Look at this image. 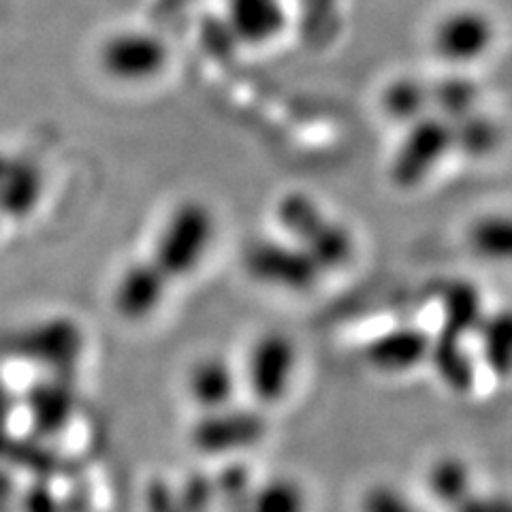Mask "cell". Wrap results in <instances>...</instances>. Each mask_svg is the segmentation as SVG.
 Here are the masks:
<instances>
[{"instance_id": "obj_1", "label": "cell", "mask_w": 512, "mask_h": 512, "mask_svg": "<svg viewBox=\"0 0 512 512\" xmlns=\"http://www.w3.org/2000/svg\"><path fill=\"white\" fill-rule=\"evenodd\" d=\"M276 218L286 239L306 250L320 269L344 265L355 250L350 231L308 192H286L276 205Z\"/></svg>"}, {"instance_id": "obj_2", "label": "cell", "mask_w": 512, "mask_h": 512, "mask_svg": "<svg viewBox=\"0 0 512 512\" xmlns=\"http://www.w3.org/2000/svg\"><path fill=\"white\" fill-rule=\"evenodd\" d=\"M214 235V212L203 201L186 199L173 207L160 227L150 261L167 280L184 278L201 265Z\"/></svg>"}, {"instance_id": "obj_3", "label": "cell", "mask_w": 512, "mask_h": 512, "mask_svg": "<svg viewBox=\"0 0 512 512\" xmlns=\"http://www.w3.org/2000/svg\"><path fill=\"white\" fill-rule=\"evenodd\" d=\"M402 128L404 137L395 146L389 175L397 188H416L457 152L455 126L451 120L429 111Z\"/></svg>"}, {"instance_id": "obj_4", "label": "cell", "mask_w": 512, "mask_h": 512, "mask_svg": "<svg viewBox=\"0 0 512 512\" xmlns=\"http://www.w3.org/2000/svg\"><path fill=\"white\" fill-rule=\"evenodd\" d=\"M429 45L448 69L463 71L495 45V22L476 7H455L431 28Z\"/></svg>"}, {"instance_id": "obj_5", "label": "cell", "mask_w": 512, "mask_h": 512, "mask_svg": "<svg viewBox=\"0 0 512 512\" xmlns=\"http://www.w3.org/2000/svg\"><path fill=\"white\" fill-rule=\"evenodd\" d=\"M169 50L150 30H120L99 50L101 69L122 84H146L165 71Z\"/></svg>"}, {"instance_id": "obj_6", "label": "cell", "mask_w": 512, "mask_h": 512, "mask_svg": "<svg viewBox=\"0 0 512 512\" xmlns=\"http://www.w3.org/2000/svg\"><path fill=\"white\" fill-rule=\"evenodd\" d=\"M246 265L261 280L291 286L312 284L320 269L306 250L286 237L256 239L246 250Z\"/></svg>"}, {"instance_id": "obj_7", "label": "cell", "mask_w": 512, "mask_h": 512, "mask_svg": "<svg viewBox=\"0 0 512 512\" xmlns=\"http://www.w3.org/2000/svg\"><path fill=\"white\" fill-rule=\"evenodd\" d=\"M43 197V173L30 158L0 152V216L26 218Z\"/></svg>"}, {"instance_id": "obj_8", "label": "cell", "mask_w": 512, "mask_h": 512, "mask_svg": "<svg viewBox=\"0 0 512 512\" xmlns=\"http://www.w3.org/2000/svg\"><path fill=\"white\" fill-rule=\"evenodd\" d=\"M427 86L429 109L446 120L457 122L483 109V88L463 71L448 69L442 77L427 79Z\"/></svg>"}, {"instance_id": "obj_9", "label": "cell", "mask_w": 512, "mask_h": 512, "mask_svg": "<svg viewBox=\"0 0 512 512\" xmlns=\"http://www.w3.org/2000/svg\"><path fill=\"white\" fill-rule=\"evenodd\" d=\"M169 280L152 261H141L122 271L116 284V306L128 316H146L156 310L163 288Z\"/></svg>"}, {"instance_id": "obj_10", "label": "cell", "mask_w": 512, "mask_h": 512, "mask_svg": "<svg viewBox=\"0 0 512 512\" xmlns=\"http://www.w3.org/2000/svg\"><path fill=\"white\" fill-rule=\"evenodd\" d=\"M229 22L239 39L265 43L278 37L286 24L282 0H229Z\"/></svg>"}, {"instance_id": "obj_11", "label": "cell", "mask_w": 512, "mask_h": 512, "mask_svg": "<svg viewBox=\"0 0 512 512\" xmlns=\"http://www.w3.org/2000/svg\"><path fill=\"white\" fill-rule=\"evenodd\" d=\"M382 111L387 118L404 126L429 114V86L421 77H399L382 92Z\"/></svg>"}, {"instance_id": "obj_12", "label": "cell", "mask_w": 512, "mask_h": 512, "mask_svg": "<svg viewBox=\"0 0 512 512\" xmlns=\"http://www.w3.org/2000/svg\"><path fill=\"white\" fill-rule=\"evenodd\" d=\"M468 237L483 259L512 263V214L493 212L480 216L470 227Z\"/></svg>"}, {"instance_id": "obj_13", "label": "cell", "mask_w": 512, "mask_h": 512, "mask_svg": "<svg viewBox=\"0 0 512 512\" xmlns=\"http://www.w3.org/2000/svg\"><path fill=\"white\" fill-rule=\"evenodd\" d=\"M457 152L466 156H487L498 150L502 141V126L485 109H478L474 114L453 122Z\"/></svg>"}]
</instances>
